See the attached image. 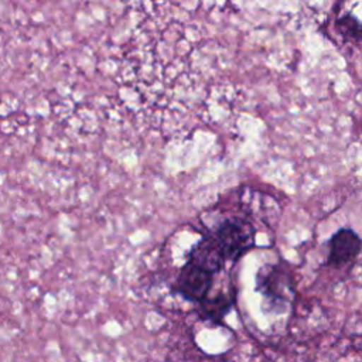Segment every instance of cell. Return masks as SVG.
Instances as JSON below:
<instances>
[{
	"mask_svg": "<svg viewBox=\"0 0 362 362\" xmlns=\"http://www.w3.org/2000/svg\"><path fill=\"white\" fill-rule=\"evenodd\" d=\"M337 27L345 38H352V40L362 38V24L351 14L341 17L337 21Z\"/></svg>",
	"mask_w": 362,
	"mask_h": 362,
	"instance_id": "obj_7",
	"label": "cell"
},
{
	"mask_svg": "<svg viewBox=\"0 0 362 362\" xmlns=\"http://www.w3.org/2000/svg\"><path fill=\"white\" fill-rule=\"evenodd\" d=\"M211 284L212 273L195 266L191 262H187V264L182 267L177 281V287L181 294L195 301H202L206 298Z\"/></svg>",
	"mask_w": 362,
	"mask_h": 362,
	"instance_id": "obj_4",
	"label": "cell"
},
{
	"mask_svg": "<svg viewBox=\"0 0 362 362\" xmlns=\"http://www.w3.org/2000/svg\"><path fill=\"white\" fill-rule=\"evenodd\" d=\"M230 304H232V300L228 296L218 294L216 297L202 300V311L206 318L215 322H219L230 308Z\"/></svg>",
	"mask_w": 362,
	"mask_h": 362,
	"instance_id": "obj_6",
	"label": "cell"
},
{
	"mask_svg": "<svg viewBox=\"0 0 362 362\" xmlns=\"http://www.w3.org/2000/svg\"><path fill=\"white\" fill-rule=\"evenodd\" d=\"M329 253L327 264L331 267H342L352 263L362 249L361 238L349 228L339 229L328 242Z\"/></svg>",
	"mask_w": 362,
	"mask_h": 362,
	"instance_id": "obj_3",
	"label": "cell"
},
{
	"mask_svg": "<svg viewBox=\"0 0 362 362\" xmlns=\"http://www.w3.org/2000/svg\"><path fill=\"white\" fill-rule=\"evenodd\" d=\"M188 262H191L195 266L214 274L222 269L223 263L226 262V257H225L222 249L219 247L218 242L215 240V238L211 235V236L202 239L194 247V250L189 255Z\"/></svg>",
	"mask_w": 362,
	"mask_h": 362,
	"instance_id": "obj_5",
	"label": "cell"
},
{
	"mask_svg": "<svg viewBox=\"0 0 362 362\" xmlns=\"http://www.w3.org/2000/svg\"><path fill=\"white\" fill-rule=\"evenodd\" d=\"M256 288L260 291L273 305L283 307L293 296V281L290 274L280 266H266L257 273Z\"/></svg>",
	"mask_w": 362,
	"mask_h": 362,
	"instance_id": "obj_2",
	"label": "cell"
},
{
	"mask_svg": "<svg viewBox=\"0 0 362 362\" xmlns=\"http://www.w3.org/2000/svg\"><path fill=\"white\" fill-rule=\"evenodd\" d=\"M226 260H236L255 245V229L243 219L225 221L212 235Z\"/></svg>",
	"mask_w": 362,
	"mask_h": 362,
	"instance_id": "obj_1",
	"label": "cell"
}]
</instances>
